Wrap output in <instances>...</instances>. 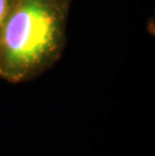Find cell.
<instances>
[{"label": "cell", "instance_id": "6da1fadb", "mask_svg": "<svg viewBox=\"0 0 155 156\" xmlns=\"http://www.w3.org/2000/svg\"><path fill=\"white\" fill-rule=\"evenodd\" d=\"M72 0H15L0 30V78L19 84L62 58Z\"/></svg>", "mask_w": 155, "mask_h": 156}, {"label": "cell", "instance_id": "7a4b0ae2", "mask_svg": "<svg viewBox=\"0 0 155 156\" xmlns=\"http://www.w3.org/2000/svg\"><path fill=\"white\" fill-rule=\"evenodd\" d=\"M15 0H0V30L10 12Z\"/></svg>", "mask_w": 155, "mask_h": 156}]
</instances>
